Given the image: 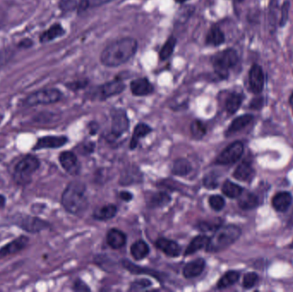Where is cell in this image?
Here are the masks:
<instances>
[{
	"label": "cell",
	"mask_w": 293,
	"mask_h": 292,
	"mask_svg": "<svg viewBox=\"0 0 293 292\" xmlns=\"http://www.w3.org/2000/svg\"><path fill=\"white\" fill-rule=\"evenodd\" d=\"M155 246L165 255L172 258L178 257L181 254V247L178 245V243H176L172 240L159 238L155 242Z\"/></svg>",
	"instance_id": "2e32d148"
},
{
	"label": "cell",
	"mask_w": 293,
	"mask_h": 292,
	"mask_svg": "<svg viewBox=\"0 0 293 292\" xmlns=\"http://www.w3.org/2000/svg\"><path fill=\"white\" fill-rule=\"evenodd\" d=\"M6 197L0 194V209H3L6 206Z\"/></svg>",
	"instance_id": "f5cc1de1"
},
{
	"label": "cell",
	"mask_w": 293,
	"mask_h": 292,
	"mask_svg": "<svg viewBox=\"0 0 293 292\" xmlns=\"http://www.w3.org/2000/svg\"><path fill=\"white\" fill-rule=\"evenodd\" d=\"M69 139L65 135H46L39 138L32 150L39 151L43 149H57L67 144Z\"/></svg>",
	"instance_id": "7c38bea8"
},
{
	"label": "cell",
	"mask_w": 293,
	"mask_h": 292,
	"mask_svg": "<svg viewBox=\"0 0 293 292\" xmlns=\"http://www.w3.org/2000/svg\"><path fill=\"white\" fill-rule=\"evenodd\" d=\"M209 237L204 235H200V236H195L192 241H191L187 249L185 250V256H191L193 254L196 253L198 250H201L208 245Z\"/></svg>",
	"instance_id": "4dcf8cb0"
},
{
	"label": "cell",
	"mask_w": 293,
	"mask_h": 292,
	"mask_svg": "<svg viewBox=\"0 0 293 292\" xmlns=\"http://www.w3.org/2000/svg\"><path fill=\"white\" fill-rule=\"evenodd\" d=\"M238 207L243 210H253L257 208L259 204V197L252 192H243L238 197Z\"/></svg>",
	"instance_id": "7402d4cb"
},
{
	"label": "cell",
	"mask_w": 293,
	"mask_h": 292,
	"mask_svg": "<svg viewBox=\"0 0 293 292\" xmlns=\"http://www.w3.org/2000/svg\"><path fill=\"white\" fill-rule=\"evenodd\" d=\"M244 100V96L239 93L232 92L226 99V111L229 115H233L240 108Z\"/></svg>",
	"instance_id": "d4e9b609"
},
{
	"label": "cell",
	"mask_w": 293,
	"mask_h": 292,
	"mask_svg": "<svg viewBox=\"0 0 293 292\" xmlns=\"http://www.w3.org/2000/svg\"><path fill=\"white\" fill-rule=\"evenodd\" d=\"M238 61V53L233 48H228L219 52L211 59L214 71L221 79L228 78L230 69L237 65Z\"/></svg>",
	"instance_id": "5b68a950"
},
{
	"label": "cell",
	"mask_w": 293,
	"mask_h": 292,
	"mask_svg": "<svg viewBox=\"0 0 293 292\" xmlns=\"http://www.w3.org/2000/svg\"><path fill=\"white\" fill-rule=\"evenodd\" d=\"M152 130H153L150 128V126H148V125L143 124V123H141V124L136 125L135 130H134V132H133L130 143V149H135L138 145L139 141L142 138L147 136L150 132H152Z\"/></svg>",
	"instance_id": "484cf974"
},
{
	"label": "cell",
	"mask_w": 293,
	"mask_h": 292,
	"mask_svg": "<svg viewBox=\"0 0 293 292\" xmlns=\"http://www.w3.org/2000/svg\"><path fill=\"white\" fill-rule=\"evenodd\" d=\"M222 193L230 199H235L240 196L241 194L244 192V188L240 185L234 184L231 181L227 180L222 185Z\"/></svg>",
	"instance_id": "d6a6232c"
},
{
	"label": "cell",
	"mask_w": 293,
	"mask_h": 292,
	"mask_svg": "<svg viewBox=\"0 0 293 292\" xmlns=\"http://www.w3.org/2000/svg\"><path fill=\"white\" fill-rule=\"evenodd\" d=\"M40 167V161L33 155H24L17 161L12 170V180L18 186H27L32 183L33 175Z\"/></svg>",
	"instance_id": "277c9868"
},
{
	"label": "cell",
	"mask_w": 293,
	"mask_h": 292,
	"mask_svg": "<svg viewBox=\"0 0 293 292\" xmlns=\"http://www.w3.org/2000/svg\"><path fill=\"white\" fill-rule=\"evenodd\" d=\"M249 86L254 95H260L265 86V74L261 66L254 64L249 72Z\"/></svg>",
	"instance_id": "8fae6325"
},
{
	"label": "cell",
	"mask_w": 293,
	"mask_h": 292,
	"mask_svg": "<svg viewBox=\"0 0 293 292\" xmlns=\"http://www.w3.org/2000/svg\"><path fill=\"white\" fill-rule=\"evenodd\" d=\"M205 41L208 46H220L226 41V35L220 27L214 25L207 33Z\"/></svg>",
	"instance_id": "603a6c76"
},
{
	"label": "cell",
	"mask_w": 293,
	"mask_h": 292,
	"mask_svg": "<svg viewBox=\"0 0 293 292\" xmlns=\"http://www.w3.org/2000/svg\"><path fill=\"white\" fill-rule=\"evenodd\" d=\"M258 281H259V276L257 273L253 272L246 273L243 280V287L246 290L251 289L254 286H256Z\"/></svg>",
	"instance_id": "60d3db41"
},
{
	"label": "cell",
	"mask_w": 293,
	"mask_h": 292,
	"mask_svg": "<svg viewBox=\"0 0 293 292\" xmlns=\"http://www.w3.org/2000/svg\"><path fill=\"white\" fill-rule=\"evenodd\" d=\"M94 150H95V144L90 141L83 142L82 144H80L77 148V151L83 155H89L93 153Z\"/></svg>",
	"instance_id": "f6af8a7d"
},
{
	"label": "cell",
	"mask_w": 293,
	"mask_h": 292,
	"mask_svg": "<svg viewBox=\"0 0 293 292\" xmlns=\"http://www.w3.org/2000/svg\"><path fill=\"white\" fill-rule=\"evenodd\" d=\"M293 203V196L289 192L282 191L277 193L272 199V206L277 212H287Z\"/></svg>",
	"instance_id": "e0dca14e"
},
{
	"label": "cell",
	"mask_w": 293,
	"mask_h": 292,
	"mask_svg": "<svg viewBox=\"0 0 293 292\" xmlns=\"http://www.w3.org/2000/svg\"><path fill=\"white\" fill-rule=\"evenodd\" d=\"M176 1V3H184L186 2V1H188V0H175Z\"/></svg>",
	"instance_id": "11a10c76"
},
{
	"label": "cell",
	"mask_w": 293,
	"mask_h": 292,
	"mask_svg": "<svg viewBox=\"0 0 293 292\" xmlns=\"http://www.w3.org/2000/svg\"><path fill=\"white\" fill-rule=\"evenodd\" d=\"M65 30L60 23H55L50 27L49 30H46L40 34V40L42 43L49 42L59 37L63 36Z\"/></svg>",
	"instance_id": "83f0119b"
},
{
	"label": "cell",
	"mask_w": 293,
	"mask_h": 292,
	"mask_svg": "<svg viewBox=\"0 0 293 292\" xmlns=\"http://www.w3.org/2000/svg\"><path fill=\"white\" fill-rule=\"evenodd\" d=\"M149 251L150 250L148 244L142 240L136 241L130 247V254L132 257L136 260L144 259L146 256H148Z\"/></svg>",
	"instance_id": "1f68e13d"
},
{
	"label": "cell",
	"mask_w": 293,
	"mask_h": 292,
	"mask_svg": "<svg viewBox=\"0 0 293 292\" xmlns=\"http://www.w3.org/2000/svg\"><path fill=\"white\" fill-rule=\"evenodd\" d=\"M277 10H278V0H270L268 14H267V27L271 33L276 30Z\"/></svg>",
	"instance_id": "d590c367"
},
{
	"label": "cell",
	"mask_w": 293,
	"mask_h": 292,
	"mask_svg": "<svg viewBox=\"0 0 293 292\" xmlns=\"http://www.w3.org/2000/svg\"><path fill=\"white\" fill-rule=\"evenodd\" d=\"M60 165L63 167L64 170L71 176H76L81 171V164L73 152L64 151L60 153L59 156Z\"/></svg>",
	"instance_id": "4fadbf2b"
},
{
	"label": "cell",
	"mask_w": 293,
	"mask_h": 292,
	"mask_svg": "<svg viewBox=\"0 0 293 292\" xmlns=\"http://www.w3.org/2000/svg\"><path fill=\"white\" fill-rule=\"evenodd\" d=\"M119 197H120L121 200H125V201H130V200H132L133 195H132L131 193H130L128 191H122V192H120Z\"/></svg>",
	"instance_id": "f907efd6"
},
{
	"label": "cell",
	"mask_w": 293,
	"mask_h": 292,
	"mask_svg": "<svg viewBox=\"0 0 293 292\" xmlns=\"http://www.w3.org/2000/svg\"><path fill=\"white\" fill-rule=\"evenodd\" d=\"M61 204L69 214L77 215L85 211L89 205L85 184L78 181L70 182L62 194Z\"/></svg>",
	"instance_id": "7a4b0ae2"
},
{
	"label": "cell",
	"mask_w": 293,
	"mask_h": 292,
	"mask_svg": "<svg viewBox=\"0 0 293 292\" xmlns=\"http://www.w3.org/2000/svg\"><path fill=\"white\" fill-rule=\"evenodd\" d=\"M288 102H289V105H290L291 108H292V111H293V92L291 94L289 99H288Z\"/></svg>",
	"instance_id": "db71d44e"
},
{
	"label": "cell",
	"mask_w": 293,
	"mask_h": 292,
	"mask_svg": "<svg viewBox=\"0 0 293 292\" xmlns=\"http://www.w3.org/2000/svg\"><path fill=\"white\" fill-rule=\"evenodd\" d=\"M60 7L65 11L76 10L78 12H83L90 5L89 0H61Z\"/></svg>",
	"instance_id": "f546056e"
},
{
	"label": "cell",
	"mask_w": 293,
	"mask_h": 292,
	"mask_svg": "<svg viewBox=\"0 0 293 292\" xmlns=\"http://www.w3.org/2000/svg\"><path fill=\"white\" fill-rule=\"evenodd\" d=\"M152 283L148 279H141L135 282L132 283L130 286V291H140V290L146 289L147 287L151 286Z\"/></svg>",
	"instance_id": "bcb514c9"
},
{
	"label": "cell",
	"mask_w": 293,
	"mask_h": 292,
	"mask_svg": "<svg viewBox=\"0 0 293 292\" xmlns=\"http://www.w3.org/2000/svg\"><path fill=\"white\" fill-rule=\"evenodd\" d=\"M264 104H265V98L262 96H257L256 98L251 99L249 107L252 109V110L259 111L263 107Z\"/></svg>",
	"instance_id": "7dc6e473"
},
{
	"label": "cell",
	"mask_w": 293,
	"mask_h": 292,
	"mask_svg": "<svg viewBox=\"0 0 293 292\" xmlns=\"http://www.w3.org/2000/svg\"><path fill=\"white\" fill-rule=\"evenodd\" d=\"M242 235L240 227L235 225L221 226L215 230L214 235L209 237L206 251L209 253H218L224 251L239 239Z\"/></svg>",
	"instance_id": "3957f363"
},
{
	"label": "cell",
	"mask_w": 293,
	"mask_h": 292,
	"mask_svg": "<svg viewBox=\"0 0 293 292\" xmlns=\"http://www.w3.org/2000/svg\"><path fill=\"white\" fill-rule=\"evenodd\" d=\"M240 278V273L237 271H228L225 273L218 281L217 287L219 289H226L230 286H233L238 281Z\"/></svg>",
	"instance_id": "836d02e7"
},
{
	"label": "cell",
	"mask_w": 293,
	"mask_h": 292,
	"mask_svg": "<svg viewBox=\"0 0 293 292\" xmlns=\"http://www.w3.org/2000/svg\"><path fill=\"white\" fill-rule=\"evenodd\" d=\"M32 45H33V42H32L31 39H25L21 40L18 46L21 47V48H29L30 46H32Z\"/></svg>",
	"instance_id": "816d5d0a"
},
{
	"label": "cell",
	"mask_w": 293,
	"mask_h": 292,
	"mask_svg": "<svg viewBox=\"0 0 293 292\" xmlns=\"http://www.w3.org/2000/svg\"><path fill=\"white\" fill-rule=\"evenodd\" d=\"M235 1L237 2V3H242V2H244V0H235Z\"/></svg>",
	"instance_id": "6f0895ef"
},
{
	"label": "cell",
	"mask_w": 293,
	"mask_h": 292,
	"mask_svg": "<svg viewBox=\"0 0 293 292\" xmlns=\"http://www.w3.org/2000/svg\"><path fill=\"white\" fill-rule=\"evenodd\" d=\"M126 84L120 77H116L112 81L105 82L99 88V98L105 99L112 96H118L125 90Z\"/></svg>",
	"instance_id": "5bb4252c"
},
{
	"label": "cell",
	"mask_w": 293,
	"mask_h": 292,
	"mask_svg": "<svg viewBox=\"0 0 293 292\" xmlns=\"http://www.w3.org/2000/svg\"><path fill=\"white\" fill-rule=\"evenodd\" d=\"M88 85H89V81L87 79H82V80H76L74 82H68L66 84V87L72 91H78L81 89H85Z\"/></svg>",
	"instance_id": "b9f144b4"
},
{
	"label": "cell",
	"mask_w": 293,
	"mask_h": 292,
	"mask_svg": "<svg viewBox=\"0 0 293 292\" xmlns=\"http://www.w3.org/2000/svg\"><path fill=\"white\" fill-rule=\"evenodd\" d=\"M176 45H177V39L174 36L169 37L160 51V53H159L160 59L164 61V60L169 59L174 52Z\"/></svg>",
	"instance_id": "8d00e7d4"
},
{
	"label": "cell",
	"mask_w": 293,
	"mask_h": 292,
	"mask_svg": "<svg viewBox=\"0 0 293 292\" xmlns=\"http://www.w3.org/2000/svg\"><path fill=\"white\" fill-rule=\"evenodd\" d=\"M0 240H1V238H0Z\"/></svg>",
	"instance_id": "680465c9"
},
{
	"label": "cell",
	"mask_w": 293,
	"mask_h": 292,
	"mask_svg": "<svg viewBox=\"0 0 293 292\" xmlns=\"http://www.w3.org/2000/svg\"><path fill=\"white\" fill-rule=\"evenodd\" d=\"M122 265L126 269L130 271L133 274H147V275L153 276L155 279H158L159 281H162V275L158 273L157 271L150 269V268H146V267H141V266H136L135 264L130 262V260H124L122 261Z\"/></svg>",
	"instance_id": "cb8c5ba5"
},
{
	"label": "cell",
	"mask_w": 293,
	"mask_h": 292,
	"mask_svg": "<svg viewBox=\"0 0 293 292\" xmlns=\"http://www.w3.org/2000/svg\"><path fill=\"white\" fill-rule=\"evenodd\" d=\"M30 237L25 235H21L17 236V238L10 241V243H7L4 246L0 248V262L4 260L10 258L11 256H16L17 254L20 253L23 250H25L29 243H30Z\"/></svg>",
	"instance_id": "9c48e42d"
},
{
	"label": "cell",
	"mask_w": 293,
	"mask_h": 292,
	"mask_svg": "<svg viewBox=\"0 0 293 292\" xmlns=\"http://www.w3.org/2000/svg\"><path fill=\"white\" fill-rule=\"evenodd\" d=\"M72 290L75 292H89L90 288L83 282V280L77 279L73 284Z\"/></svg>",
	"instance_id": "c3c4849f"
},
{
	"label": "cell",
	"mask_w": 293,
	"mask_h": 292,
	"mask_svg": "<svg viewBox=\"0 0 293 292\" xmlns=\"http://www.w3.org/2000/svg\"><path fill=\"white\" fill-rule=\"evenodd\" d=\"M130 91L135 96H147L155 91L154 86L146 77L137 78L130 82Z\"/></svg>",
	"instance_id": "9a60e30c"
},
{
	"label": "cell",
	"mask_w": 293,
	"mask_h": 292,
	"mask_svg": "<svg viewBox=\"0 0 293 292\" xmlns=\"http://www.w3.org/2000/svg\"><path fill=\"white\" fill-rule=\"evenodd\" d=\"M138 49V42L132 37L115 39L103 49L100 62L105 67H118L128 62L135 56Z\"/></svg>",
	"instance_id": "6da1fadb"
},
{
	"label": "cell",
	"mask_w": 293,
	"mask_h": 292,
	"mask_svg": "<svg viewBox=\"0 0 293 292\" xmlns=\"http://www.w3.org/2000/svg\"><path fill=\"white\" fill-rule=\"evenodd\" d=\"M220 227H221V225H216V223H211V222L205 221V222L198 223L196 228L201 231H215Z\"/></svg>",
	"instance_id": "ee69618b"
},
{
	"label": "cell",
	"mask_w": 293,
	"mask_h": 292,
	"mask_svg": "<svg viewBox=\"0 0 293 292\" xmlns=\"http://www.w3.org/2000/svg\"><path fill=\"white\" fill-rule=\"evenodd\" d=\"M62 93L57 89H46L38 90L30 94L23 99V105L36 106V105H51L60 101L62 98Z\"/></svg>",
	"instance_id": "52a82bcc"
},
{
	"label": "cell",
	"mask_w": 293,
	"mask_h": 292,
	"mask_svg": "<svg viewBox=\"0 0 293 292\" xmlns=\"http://www.w3.org/2000/svg\"><path fill=\"white\" fill-rule=\"evenodd\" d=\"M171 198L165 192H158L152 195L148 201V207L151 208H158L166 206L171 201Z\"/></svg>",
	"instance_id": "e575fe53"
},
{
	"label": "cell",
	"mask_w": 293,
	"mask_h": 292,
	"mask_svg": "<svg viewBox=\"0 0 293 292\" xmlns=\"http://www.w3.org/2000/svg\"><path fill=\"white\" fill-rule=\"evenodd\" d=\"M244 151V143L240 141H234L221 152L216 159L215 163L221 165L234 164L240 160Z\"/></svg>",
	"instance_id": "ba28073f"
},
{
	"label": "cell",
	"mask_w": 293,
	"mask_h": 292,
	"mask_svg": "<svg viewBox=\"0 0 293 292\" xmlns=\"http://www.w3.org/2000/svg\"><path fill=\"white\" fill-rule=\"evenodd\" d=\"M253 119L254 116L251 115V114H244V115L237 117L229 125L228 130L226 131V135L229 136V135H233L237 132L241 131L242 130L246 128L248 125L251 124V122L253 121Z\"/></svg>",
	"instance_id": "44dd1931"
},
{
	"label": "cell",
	"mask_w": 293,
	"mask_h": 292,
	"mask_svg": "<svg viewBox=\"0 0 293 292\" xmlns=\"http://www.w3.org/2000/svg\"><path fill=\"white\" fill-rule=\"evenodd\" d=\"M288 249H291V250H293V241L292 243L289 244V246H288Z\"/></svg>",
	"instance_id": "9f6ffc18"
},
{
	"label": "cell",
	"mask_w": 293,
	"mask_h": 292,
	"mask_svg": "<svg viewBox=\"0 0 293 292\" xmlns=\"http://www.w3.org/2000/svg\"><path fill=\"white\" fill-rule=\"evenodd\" d=\"M117 213H118V208L115 205L107 204L97 208L94 213V218L97 220L105 221L114 218Z\"/></svg>",
	"instance_id": "f1b7e54d"
},
{
	"label": "cell",
	"mask_w": 293,
	"mask_h": 292,
	"mask_svg": "<svg viewBox=\"0 0 293 292\" xmlns=\"http://www.w3.org/2000/svg\"><path fill=\"white\" fill-rule=\"evenodd\" d=\"M208 203L213 210L217 211V212L222 210L226 206L224 198L219 195H211L208 199Z\"/></svg>",
	"instance_id": "ab89813d"
},
{
	"label": "cell",
	"mask_w": 293,
	"mask_h": 292,
	"mask_svg": "<svg viewBox=\"0 0 293 292\" xmlns=\"http://www.w3.org/2000/svg\"><path fill=\"white\" fill-rule=\"evenodd\" d=\"M191 135L195 139L200 140L201 138L204 137L207 133V129L202 122L194 120L191 123Z\"/></svg>",
	"instance_id": "74e56055"
},
{
	"label": "cell",
	"mask_w": 293,
	"mask_h": 292,
	"mask_svg": "<svg viewBox=\"0 0 293 292\" xmlns=\"http://www.w3.org/2000/svg\"><path fill=\"white\" fill-rule=\"evenodd\" d=\"M203 185L207 189L209 190H214L215 188L218 187L219 183H218L217 176L214 174V173H210V174L207 175L203 179Z\"/></svg>",
	"instance_id": "7bdbcfd3"
},
{
	"label": "cell",
	"mask_w": 293,
	"mask_h": 292,
	"mask_svg": "<svg viewBox=\"0 0 293 292\" xmlns=\"http://www.w3.org/2000/svg\"><path fill=\"white\" fill-rule=\"evenodd\" d=\"M112 134L113 137L119 138L126 133L130 127L128 116L124 109L112 110Z\"/></svg>",
	"instance_id": "30bf717a"
},
{
	"label": "cell",
	"mask_w": 293,
	"mask_h": 292,
	"mask_svg": "<svg viewBox=\"0 0 293 292\" xmlns=\"http://www.w3.org/2000/svg\"><path fill=\"white\" fill-rule=\"evenodd\" d=\"M114 0H89V5L93 8L96 7H100L106 4V3H111Z\"/></svg>",
	"instance_id": "681fc988"
},
{
	"label": "cell",
	"mask_w": 293,
	"mask_h": 292,
	"mask_svg": "<svg viewBox=\"0 0 293 292\" xmlns=\"http://www.w3.org/2000/svg\"><path fill=\"white\" fill-rule=\"evenodd\" d=\"M291 3L289 0H285L282 5L280 6V17L279 21V26L284 28L287 25L289 20V12H290Z\"/></svg>",
	"instance_id": "f35d334b"
},
{
	"label": "cell",
	"mask_w": 293,
	"mask_h": 292,
	"mask_svg": "<svg viewBox=\"0 0 293 292\" xmlns=\"http://www.w3.org/2000/svg\"><path fill=\"white\" fill-rule=\"evenodd\" d=\"M206 266V262L203 259H197L187 263L183 269V274L186 279L196 278L201 275Z\"/></svg>",
	"instance_id": "ffe728a7"
},
{
	"label": "cell",
	"mask_w": 293,
	"mask_h": 292,
	"mask_svg": "<svg viewBox=\"0 0 293 292\" xmlns=\"http://www.w3.org/2000/svg\"><path fill=\"white\" fill-rule=\"evenodd\" d=\"M11 222L28 233H40L51 228V224L36 216L18 213L11 217Z\"/></svg>",
	"instance_id": "8992f818"
},
{
	"label": "cell",
	"mask_w": 293,
	"mask_h": 292,
	"mask_svg": "<svg viewBox=\"0 0 293 292\" xmlns=\"http://www.w3.org/2000/svg\"><path fill=\"white\" fill-rule=\"evenodd\" d=\"M127 242L126 234L118 229H111L106 235V243L113 250H119L125 246Z\"/></svg>",
	"instance_id": "d6986e66"
},
{
	"label": "cell",
	"mask_w": 293,
	"mask_h": 292,
	"mask_svg": "<svg viewBox=\"0 0 293 292\" xmlns=\"http://www.w3.org/2000/svg\"><path fill=\"white\" fill-rule=\"evenodd\" d=\"M254 173H255V170L252 166V163L251 161L244 160L237 165L232 176L237 180L248 182L253 178Z\"/></svg>",
	"instance_id": "ac0fdd59"
},
{
	"label": "cell",
	"mask_w": 293,
	"mask_h": 292,
	"mask_svg": "<svg viewBox=\"0 0 293 292\" xmlns=\"http://www.w3.org/2000/svg\"><path fill=\"white\" fill-rule=\"evenodd\" d=\"M192 171L191 163L187 160L179 158L173 161L171 166V173L178 177H185Z\"/></svg>",
	"instance_id": "4316f807"
}]
</instances>
